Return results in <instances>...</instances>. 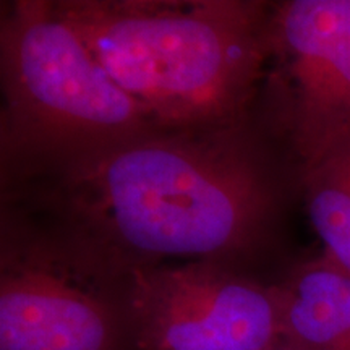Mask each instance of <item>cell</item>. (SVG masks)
Here are the masks:
<instances>
[{
	"label": "cell",
	"instance_id": "cell-1",
	"mask_svg": "<svg viewBox=\"0 0 350 350\" xmlns=\"http://www.w3.org/2000/svg\"><path fill=\"white\" fill-rule=\"evenodd\" d=\"M2 175L3 201L34 214L23 226L109 282L172 260L230 262L265 237L278 208L243 124L152 130Z\"/></svg>",
	"mask_w": 350,
	"mask_h": 350
},
{
	"label": "cell",
	"instance_id": "cell-5",
	"mask_svg": "<svg viewBox=\"0 0 350 350\" xmlns=\"http://www.w3.org/2000/svg\"><path fill=\"white\" fill-rule=\"evenodd\" d=\"M131 344L119 284L44 235L3 222L0 350H124Z\"/></svg>",
	"mask_w": 350,
	"mask_h": 350
},
{
	"label": "cell",
	"instance_id": "cell-8",
	"mask_svg": "<svg viewBox=\"0 0 350 350\" xmlns=\"http://www.w3.org/2000/svg\"><path fill=\"white\" fill-rule=\"evenodd\" d=\"M301 178L321 256L350 274V138L301 172Z\"/></svg>",
	"mask_w": 350,
	"mask_h": 350
},
{
	"label": "cell",
	"instance_id": "cell-7",
	"mask_svg": "<svg viewBox=\"0 0 350 350\" xmlns=\"http://www.w3.org/2000/svg\"><path fill=\"white\" fill-rule=\"evenodd\" d=\"M275 288L282 339L305 350H350V274L318 256Z\"/></svg>",
	"mask_w": 350,
	"mask_h": 350
},
{
	"label": "cell",
	"instance_id": "cell-2",
	"mask_svg": "<svg viewBox=\"0 0 350 350\" xmlns=\"http://www.w3.org/2000/svg\"><path fill=\"white\" fill-rule=\"evenodd\" d=\"M55 12L161 130L242 125L268 65L252 0H62Z\"/></svg>",
	"mask_w": 350,
	"mask_h": 350
},
{
	"label": "cell",
	"instance_id": "cell-3",
	"mask_svg": "<svg viewBox=\"0 0 350 350\" xmlns=\"http://www.w3.org/2000/svg\"><path fill=\"white\" fill-rule=\"evenodd\" d=\"M2 167L161 130L91 54L54 2L3 8Z\"/></svg>",
	"mask_w": 350,
	"mask_h": 350
},
{
	"label": "cell",
	"instance_id": "cell-4",
	"mask_svg": "<svg viewBox=\"0 0 350 350\" xmlns=\"http://www.w3.org/2000/svg\"><path fill=\"white\" fill-rule=\"evenodd\" d=\"M119 294L139 350H268L282 339L278 288L229 262L138 269L119 282Z\"/></svg>",
	"mask_w": 350,
	"mask_h": 350
},
{
	"label": "cell",
	"instance_id": "cell-6",
	"mask_svg": "<svg viewBox=\"0 0 350 350\" xmlns=\"http://www.w3.org/2000/svg\"><path fill=\"white\" fill-rule=\"evenodd\" d=\"M268 88L274 126L301 172L350 138V0H291L271 12Z\"/></svg>",
	"mask_w": 350,
	"mask_h": 350
},
{
	"label": "cell",
	"instance_id": "cell-9",
	"mask_svg": "<svg viewBox=\"0 0 350 350\" xmlns=\"http://www.w3.org/2000/svg\"><path fill=\"white\" fill-rule=\"evenodd\" d=\"M268 350H305V349H301V347H299V345L288 342V340H286V339H281L278 344H274L273 347Z\"/></svg>",
	"mask_w": 350,
	"mask_h": 350
}]
</instances>
